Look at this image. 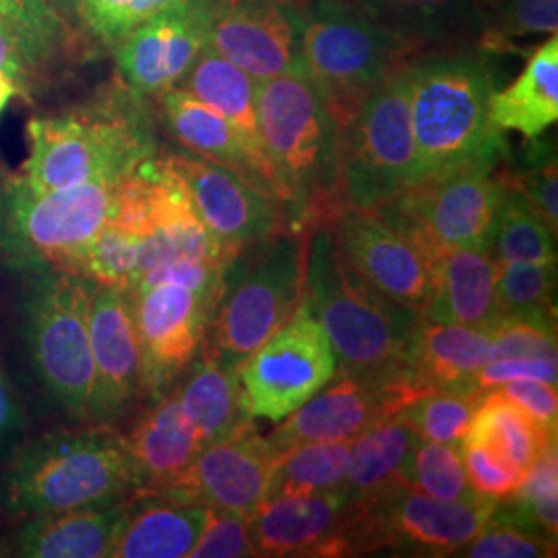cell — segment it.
<instances>
[{"label":"cell","mask_w":558,"mask_h":558,"mask_svg":"<svg viewBox=\"0 0 558 558\" xmlns=\"http://www.w3.org/2000/svg\"><path fill=\"white\" fill-rule=\"evenodd\" d=\"M122 502L89 505L23 519L9 555L20 558H108Z\"/></svg>","instance_id":"obj_27"},{"label":"cell","mask_w":558,"mask_h":558,"mask_svg":"<svg viewBox=\"0 0 558 558\" xmlns=\"http://www.w3.org/2000/svg\"><path fill=\"white\" fill-rule=\"evenodd\" d=\"M34 62L27 57L23 44L17 34L0 21V73L13 77L20 83L21 92L29 80V73L34 71Z\"/></svg>","instance_id":"obj_53"},{"label":"cell","mask_w":558,"mask_h":558,"mask_svg":"<svg viewBox=\"0 0 558 558\" xmlns=\"http://www.w3.org/2000/svg\"><path fill=\"white\" fill-rule=\"evenodd\" d=\"M453 557L548 558L557 557V539L542 534L507 507L497 505L476 538L461 546Z\"/></svg>","instance_id":"obj_41"},{"label":"cell","mask_w":558,"mask_h":558,"mask_svg":"<svg viewBox=\"0 0 558 558\" xmlns=\"http://www.w3.org/2000/svg\"><path fill=\"white\" fill-rule=\"evenodd\" d=\"M94 387L87 424L117 428L143 398L141 350L131 299L117 286H96L89 304Z\"/></svg>","instance_id":"obj_20"},{"label":"cell","mask_w":558,"mask_h":558,"mask_svg":"<svg viewBox=\"0 0 558 558\" xmlns=\"http://www.w3.org/2000/svg\"><path fill=\"white\" fill-rule=\"evenodd\" d=\"M141 236L106 221L100 232L89 240L64 271L96 281L98 286H117L126 290L137 276Z\"/></svg>","instance_id":"obj_39"},{"label":"cell","mask_w":558,"mask_h":558,"mask_svg":"<svg viewBox=\"0 0 558 558\" xmlns=\"http://www.w3.org/2000/svg\"><path fill=\"white\" fill-rule=\"evenodd\" d=\"M428 393L405 366L366 375H336L299 410L279 422L269 439L286 451L315 440H352L385 420L396 418Z\"/></svg>","instance_id":"obj_14"},{"label":"cell","mask_w":558,"mask_h":558,"mask_svg":"<svg viewBox=\"0 0 558 558\" xmlns=\"http://www.w3.org/2000/svg\"><path fill=\"white\" fill-rule=\"evenodd\" d=\"M338 375V356L319 320L302 302L294 317L239 366L251 418L281 422Z\"/></svg>","instance_id":"obj_13"},{"label":"cell","mask_w":558,"mask_h":558,"mask_svg":"<svg viewBox=\"0 0 558 558\" xmlns=\"http://www.w3.org/2000/svg\"><path fill=\"white\" fill-rule=\"evenodd\" d=\"M558 453L550 445L525 472V478L509 499L500 500L518 518L542 534L557 539L558 532Z\"/></svg>","instance_id":"obj_44"},{"label":"cell","mask_w":558,"mask_h":558,"mask_svg":"<svg viewBox=\"0 0 558 558\" xmlns=\"http://www.w3.org/2000/svg\"><path fill=\"white\" fill-rule=\"evenodd\" d=\"M495 286L502 319L530 320L557 329V263H499Z\"/></svg>","instance_id":"obj_36"},{"label":"cell","mask_w":558,"mask_h":558,"mask_svg":"<svg viewBox=\"0 0 558 558\" xmlns=\"http://www.w3.org/2000/svg\"><path fill=\"white\" fill-rule=\"evenodd\" d=\"M352 493L343 486L327 493L283 495L263 500L248 518L257 557H320L348 518Z\"/></svg>","instance_id":"obj_22"},{"label":"cell","mask_w":558,"mask_h":558,"mask_svg":"<svg viewBox=\"0 0 558 558\" xmlns=\"http://www.w3.org/2000/svg\"><path fill=\"white\" fill-rule=\"evenodd\" d=\"M135 490L124 437L100 424H73L21 440L0 468V509L20 521L119 502Z\"/></svg>","instance_id":"obj_2"},{"label":"cell","mask_w":558,"mask_h":558,"mask_svg":"<svg viewBox=\"0 0 558 558\" xmlns=\"http://www.w3.org/2000/svg\"><path fill=\"white\" fill-rule=\"evenodd\" d=\"M122 437L137 476V490L170 497L179 490L203 449L193 424L180 408L174 387L154 399L129 435Z\"/></svg>","instance_id":"obj_23"},{"label":"cell","mask_w":558,"mask_h":558,"mask_svg":"<svg viewBox=\"0 0 558 558\" xmlns=\"http://www.w3.org/2000/svg\"><path fill=\"white\" fill-rule=\"evenodd\" d=\"M257 85L259 81L253 80L234 62L223 59L211 46L201 52L193 69L180 83V87L189 89L195 98L211 106L234 126L248 156L255 161L260 179L276 193L271 170L260 143Z\"/></svg>","instance_id":"obj_28"},{"label":"cell","mask_w":558,"mask_h":558,"mask_svg":"<svg viewBox=\"0 0 558 558\" xmlns=\"http://www.w3.org/2000/svg\"><path fill=\"white\" fill-rule=\"evenodd\" d=\"M499 502L428 497L403 480L380 493L354 497L325 558L364 557L389 550L403 557H453L476 538Z\"/></svg>","instance_id":"obj_9"},{"label":"cell","mask_w":558,"mask_h":558,"mask_svg":"<svg viewBox=\"0 0 558 558\" xmlns=\"http://www.w3.org/2000/svg\"><path fill=\"white\" fill-rule=\"evenodd\" d=\"M416 437L412 426L396 416L352 439L345 488L354 497H368L401 480Z\"/></svg>","instance_id":"obj_33"},{"label":"cell","mask_w":558,"mask_h":558,"mask_svg":"<svg viewBox=\"0 0 558 558\" xmlns=\"http://www.w3.org/2000/svg\"><path fill=\"white\" fill-rule=\"evenodd\" d=\"M555 240L557 236L539 220L538 214L519 197L518 191L502 182L495 221L493 257L499 263H557Z\"/></svg>","instance_id":"obj_37"},{"label":"cell","mask_w":558,"mask_h":558,"mask_svg":"<svg viewBox=\"0 0 558 558\" xmlns=\"http://www.w3.org/2000/svg\"><path fill=\"white\" fill-rule=\"evenodd\" d=\"M490 331L420 317L410 333L403 366L428 391L478 396L474 377L488 362Z\"/></svg>","instance_id":"obj_25"},{"label":"cell","mask_w":558,"mask_h":558,"mask_svg":"<svg viewBox=\"0 0 558 558\" xmlns=\"http://www.w3.org/2000/svg\"><path fill=\"white\" fill-rule=\"evenodd\" d=\"M17 94H21L20 83L13 77L0 73V112L7 108V104L13 100Z\"/></svg>","instance_id":"obj_55"},{"label":"cell","mask_w":558,"mask_h":558,"mask_svg":"<svg viewBox=\"0 0 558 558\" xmlns=\"http://www.w3.org/2000/svg\"><path fill=\"white\" fill-rule=\"evenodd\" d=\"M465 439L486 442L502 458L527 470L550 445L557 442V433L544 428L495 391H484L480 393L478 408Z\"/></svg>","instance_id":"obj_34"},{"label":"cell","mask_w":558,"mask_h":558,"mask_svg":"<svg viewBox=\"0 0 558 558\" xmlns=\"http://www.w3.org/2000/svg\"><path fill=\"white\" fill-rule=\"evenodd\" d=\"M306 232L281 230L240 246L221 274L203 350L236 368L302 304Z\"/></svg>","instance_id":"obj_7"},{"label":"cell","mask_w":558,"mask_h":558,"mask_svg":"<svg viewBox=\"0 0 558 558\" xmlns=\"http://www.w3.org/2000/svg\"><path fill=\"white\" fill-rule=\"evenodd\" d=\"M260 143L290 230L306 232L343 209L341 126L313 80L300 71L259 81Z\"/></svg>","instance_id":"obj_1"},{"label":"cell","mask_w":558,"mask_h":558,"mask_svg":"<svg viewBox=\"0 0 558 558\" xmlns=\"http://www.w3.org/2000/svg\"><path fill=\"white\" fill-rule=\"evenodd\" d=\"M281 453L253 424L234 437L205 445L172 497L251 518L267 499Z\"/></svg>","instance_id":"obj_21"},{"label":"cell","mask_w":558,"mask_h":558,"mask_svg":"<svg viewBox=\"0 0 558 558\" xmlns=\"http://www.w3.org/2000/svg\"><path fill=\"white\" fill-rule=\"evenodd\" d=\"M490 124L515 131L525 140H539L558 120V38H546L530 54L518 80L490 94Z\"/></svg>","instance_id":"obj_30"},{"label":"cell","mask_w":558,"mask_h":558,"mask_svg":"<svg viewBox=\"0 0 558 558\" xmlns=\"http://www.w3.org/2000/svg\"><path fill=\"white\" fill-rule=\"evenodd\" d=\"M117 184L40 189L21 174L2 182L0 257L17 274L38 267L64 271L110 220Z\"/></svg>","instance_id":"obj_10"},{"label":"cell","mask_w":558,"mask_h":558,"mask_svg":"<svg viewBox=\"0 0 558 558\" xmlns=\"http://www.w3.org/2000/svg\"><path fill=\"white\" fill-rule=\"evenodd\" d=\"M414 48L482 27L488 0H354Z\"/></svg>","instance_id":"obj_32"},{"label":"cell","mask_w":558,"mask_h":558,"mask_svg":"<svg viewBox=\"0 0 558 558\" xmlns=\"http://www.w3.org/2000/svg\"><path fill=\"white\" fill-rule=\"evenodd\" d=\"M302 0H209V46L255 81L304 71Z\"/></svg>","instance_id":"obj_18"},{"label":"cell","mask_w":558,"mask_h":558,"mask_svg":"<svg viewBox=\"0 0 558 558\" xmlns=\"http://www.w3.org/2000/svg\"><path fill=\"white\" fill-rule=\"evenodd\" d=\"M21 177L40 189L87 182L117 184L158 156V135L145 98L124 85L54 114L27 122Z\"/></svg>","instance_id":"obj_3"},{"label":"cell","mask_w":558,"mask_h":558,"mask_svg":"<svg viewBox=\"0 0 558 558\" xmlns=\"http://www.w3.org/2000/svg\"><path fill=\"white\" fill-rule=\"evenodd\" d=\"M302 302L333 345L338 375L401 368L410 333L422 317L366 290L343 265L327 223L306 230Z\"/></svg>","instance_id":"obj_6"},{"label":"cell","mask_w":558,"mask_h":558,"mask_svg":"<svg viewBox=\"0 0 558 558\" xmlns=\"http://www.w3.org/2000/svg\"><path fill=\"white\" fill-rule=\"evenodd\" d=\"M179 2L184 0H81V25L96 40L112 48L140 23Z\"/></svg>","instance_id":"obj_45"},{"label":"cell","mask_w":558,"mask_h":558,"mask_svg":"<svg viewBox=\"0 0 558 558\" xmlns=\"http://www.w3.org/2000/svg\"><path fill=\"white\" fill-rule=\"evenodd\" d=\"M207 507L149 490L122 502L108 558H184L199 538Z\"/></svg>","instance_id":"obj_24"},{"label":"cell","mask_w":558,"mask_h":558,"mask_svg":"<svg viewBox=\"0 0 558 558\" xmlns=\"http://www.w3.org/2000/svg\"><path fill=\"white\" fill-rule=\"evenodd\" d=\"M302 64L343 129L414 50L354 0H302Z\"/></svg>","instance_id":"obj_8"},{"label":"cell","mask_w":558,"mask_h":558,"mask_svg":"<svg viewBox=\"0 0 558 558\" xmlns=\"http://www.w3.org/2000/svg\"><path fill=\"white\" fill-rule=\"evenodd\" d=\"M497 267L499 263L488 251H445L435 269L433 296L422 317L490 331L502 320L495 286Z\"/></svg>","instance_id":"obj_26"},{"label":"cell","mask_w":558,"mask_h":558,"mask_svg":"<svg viewBox=\"0 0 558 558\" xmlns=\"http://www.w3.org/2000/svg\"><path fill=\"white\" fill-rule=\"evenodd\" d=\"M348 271L379 299L424 313L435 290L437 263L377 209L343 207L329 221Z\"/></svg>","instance_id":"obj_15"},{"label":"cell","mask_w":558,"mask_h":558,"mask_svg":"<svg viewBox=\"0 0 558 558\" xmlns=\"http://www.w3.org/2000/svg\"><path fill=\"white\" fill-rule=\"evenodd\" d=\"M416 145L408 62L389 73L341 129L339 197L350 209H375L414 184Z\"/></svg>","instance_id":"obj_11"},{"label":"cell","mask_w":558,"mask_h":558,"mask_svg":"<svg viewBox=\"0 0 558 558\" xmlns=\"http://www.w3.org/2000/svg\"><path fill=\"white\" fill-rule=\"evenodd\" d=\"M509 403L518 405L530 418L539 422L544 428L557 433L558 428V398L557 385L542 383V380L521 379L505 383L497 389H490Z\"/></svg>","instance_id":"obj_50"},{"label":"cell","mask_w":558,"mask_h":558,"mask_svg":"<svg viewBox=\"0 0 558 558\" xmlns=\"http://www.w3.org/2000/svg\"><path fill=\"white\" fill-rule=\"evenodd\" d=\"M401 480L420 493L442 500H482L470 486L459 447L440 445L416 437L410 458L403 465Z\"/></svg>","instance_id":"obj_38"},{"label":"cell","mask_w":558,"mask_h":558,"mask_svg":"<svg viewBox=\"0 0 558 558\" xmlns=\"http://www.w3.org/2000/svg\"><path fill=\"white\" fill-rule=\"evenodd\" d=\"M0 21L17 34L36 69L71 40V25L46 0H0Z\"/></svg>","instance_id":"obj_43"},{"label":"cell","mask_w":558,"mask_h":558,"mask_svg":"<svg viewBox=\"0 0 558 558\" xmlns=\"http://www.w3.org/2000/svg\"><path fill=\"white\" fill-rule=\"evenodd\" d=\"M257 557L248 534V518L207 507L199 538L191 548L189 558H251Z\"/></svg>","instance_id":"obj_48"},{"label":"cell","mask_w":558,"mask_h":558,"mask_svg":"<svg viewBox=\"0 0 558 558\" xmlns=\"http://www.w3.org/2000/svg\"><path fill=\"white\" fill-rule=\"evenodd\" d=\"M25 424L20 396L0 364V458H7L23 440Z\"/></svg>","instance_id":"obj_52"},{"label":"cell","mask_w":558,"mask_h":558,"mask_svg":"<svg viewBox=\"0 0 558 558\" xmlns=\"http://www.w3.org/2000/svg\"><path fill=\"white\" fill-rule=\"evenodd\" d=\"M539 156H534L523 170H505L500 179L518 191L519 197L525 201L546 228L558 234V172L555 151L546 145L538 149Z\"/></svg>","instance_id":"obj_47"},{"label":"cell","mask_w":558,"mask_h":558,"mask_svg":"<svg viewBox=\"0 0 558 558\" xmlns=\"http://www.w3.org/2000/svg\"><path fill=\"white\" fill-rule=\"evenodd\" d=\"M480 396L456 391H428L408 403L399 418L408 422L420 439L459 447L476 414Z\"/></svg>","instance_id":"obj_42"},{"label":"cell","mask_w":558,"mask_h":558,"mask_svg":"<svg viewBox=\"0 0 558 558\" xmlns=\"http://www.w3.org/2000/svg\"><path fill=\"white\" fill-rule=\"evenodd\" d=\"M459 453L468 482L482 499L495 502L509 499L527 472L480 440H463L459 445Z\"/></svg>","instance_id":"obj_46"},{"label":"cell","mask_w":558,"mask_h":558,"mask_svg":"<svg viewBox=\"0 0 558 558\" xmlns=\"http://www.w3.org/2000/svg\"><path fill=\"white\" fill-rule=\"evenodd\" d=\"M557 329L518 319H502L490 329L488 360L544 359L557 362Z\"/></svg>","instance_id":"obj_49"},{"label":"cell","mask_w":558,"mask_h":558,"mask_svg":"<svg viewBox=\"0 0 558 558\" xmlns=\"http://www.w3.org/2000/svg\"><path fill=\"white\" fill-rule=\"evenodd\" d=\"M141 350L143 398L172 389L205 343L220 292L154 283L126 290Z\"/></svg>","instance_id":"obj_16"},{"label":"cell","mask_w":558,"mask_h":558,"mask_svg":"<svg viewBox=\"0 0 558 558\" xmlns=\"http://www.w3.org/2000/svg\"><path fill=\"white\" fill-rule=\"evenodd\" d=\"M482 46L488 52L515 50L519 40L555 36L558 0H497L486 7L482 21Z\"/></svg>","instance_id":"obj_40"},{"label":"cell","mask_w":558,"mask_h":558,"mask_svg":"<svg viewBox=\"0 0 558 558\" xmlns=\"http://www.w3.org/2000/svg\"><path fill=\"white\" fill-rule=\"evenodd\" d=\"M158 106H160L161 120L166 129L186 151L230 166L242 172L244 177L269 189L260 179L257 166L248 156L234 126L211 106L195 98L189 89L180 85L158 94Z\"/></svg>","instance_id":"obj_31"},{"label":"cell","mask_w":558,"mask_h":558,"mask_svg":"<svg viewBox=\"0 0 558 558\" xmlns=\"http://www.w3.org/2000/svg\"><path fill=\"white\" fill-rule=\"evenodd\" d=\"M174 391L203 447L253 426L242 403L239 371L226 368L203 348L180 375Z\"/></svg>","instance_id":"obj_29"},{"label":"cell","mask_w":558,"mask_h":558,"mask_svg":"<svg viewBox=\"0 0 558 558\" xmlns=\"http://www.w3.org/2000/svg\"><path fill=\"white\" fill-rule=\"evenodd\" d=\"M209 46V0H184L112 46L120 80L141 98L179 87Z\"/></svg>","instance_id":"obj_19"},{"label":"cell","mask_w":558,"mask_h":558,"mask_svg":"<svg viewBox=\"0 0 558 558\" xmlns=\"http://www.w3.org/2000/svg\"><path fill=\"white\" fill-rule=\"evenodd\" d=\"M46 2H48L71 27H73V25H81V0H46Z\"/></svg>","instance_id":"obj_54"},{"label":"cell","mask_w":558,"mask_h":558,"mask_svg":"<svg viewBox=\"0 0 558 558\" xmlns=\"http://www.w3.org/2000/svg\"><path fill=\"white\" fill-rule=\"evenodd\" d=\"M21 276L17 338L29 380L48 410L87 424L94 387L89 304L98 283L54 267Z\"/></svg>","instance_id":"obj_4"},{"label":"cell","mask_w":558,"mask_h":558,"mask_svg":"<svg viewBox=\"0 0 558 558\" xmlns=\"http://www.w3.org/2000/svg\"><path fill=\"white\" fill-rule=\"evenodd\" d=\"M161 158L184 184L201 221L228 251L290 230L278 195L239 170L191 151Z\"/></svg>","instance_id":"obj_17"},{"label":"cell","mask_w":558,"mask_h":558,"mask_svg":"<svg viewBox=\"0 0 558 558\" xmlns=\"http://www.w3.org/2000/svg\"><path fill=\"white\" fill-rule=\"evenodd\" d=\"M408 80L416 145L414 184L472 161L502 156V133L488 117L495 75L482 52L412 60Z\"/></svg>","instance_id":"obj_5"},{"label":"cell","mask_w":558,"mask_h":558,"mask_svg":"<svg viewBox=\"0 0 558 558\" xmlns=\"http://www.w3.org/2000/svg\"><path fill=\"white\" fill-rule=\"evenodd\" d=\"M350 442L352 440H315L286 449L276 461L267 499L343 488Z\"/></svg>","instance_id":"obj_35"},{"label":"cell","mask_w":558,"mask_h":558,"mask_svg":"<svg viewBox=\"0 0 558 558\" xmlns=\"http://www.w3.org/2000/svg\"><path fill=\"white\" fill-rule=\"evenodd\" d=\"M557 362L544 359L488 360L474 377V391L484 393L511 380L532 379L557 385Z\"/></svg>","instance_id":"obj_51"},{"label":"cell","mask_w":558,"mask_h":558,"mask_svg":"<svg viewBox=\"0 0 558 558\" xmlns=\"http://www.w3.org/2000/svg\"><path fill=\"white\" fill-rule=\"evenodd\" d=\"M499 163L500 158H490L459 166L408 186L375 209L435 263L456 248L493 253L502 191Z\"/></svg>","instance_id":"obj_12"}]
</instances>
